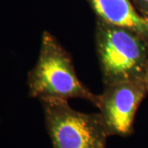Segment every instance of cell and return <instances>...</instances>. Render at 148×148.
Segmentation results:
<instances>
[{
    "mask_svg": "<svg viewBox=\"0 0 148 148\" xmlns=\"http://www.w3.org/2000/svg\"><path fill=\"white\" fill-rule=\"evenodd\" d=\"M95 45L105 86L147 78L148 42L137 32L98 19Z\"/></svg>",
    "mask_w": 148,
    "mask_h": 148,
    "instance_id": "cell-1",
    "label": "cell"
},
{
    "mask_svg": "<svg viewBox=\"0 0 148 148\" xmlns=\"http://www.w3.org/2000/svg\"><path fill=\"white\" fill-rule=\"evenodd\" d=\"M31 93L40 100L45 98H81L90 101L94 95L77 77L71 56L55 37L44 32L36 65L29 74Z\"/></svg>",
    "mask_w": 148,
    "mask_h": 148,
    "instance_id": "cell-2",
    "label": "cell"
},
{
    "mask_svg": "<svg viewBox=\"0 0 148 148\" xmlns=\"http://www.w3.org/2000/svg\"><path fill=\"white\" fill-rule=\"evenodd\" d=\"M40 101L53 148H106L109 133L100 113L75 110L64 99Z\"/></svg>",
    "mask_w": 148,
    "mask_h": 148,
    "instance_id": "cell-3",
    "label": "cell"
},
{
    "mask_svg": "<svg viewBox=\"0 0 148 148\" xmlns=\"http://www.w3.org/2000/svg\"><path fill=\"white\" fill-rule=\"evenodd\" d=\"M148 93L147 78L106 85L94 106L100 110L109 136L128 137L138 107Z\"/></svg>",
    "mask_w": 148,
    "mask_h": 148,
    "instance_id": "cell-4",
    "label": "cell"
},
{
    "mask_svg": "<svg viewBox=\"0 0 148 148\" xmlns=\"http://www.w3.org/2000/svg\"><path fill=\"white\" fill-rule=\"evenodd\" d=\"M99 20L137 32L148 42V19L130 0H88Z\"/></svg>",
    "mask_w": 148,
    "mask_h": 148,
    "instance_id": "cell-5",
    "label": "cell"
},
{
    "mask_svg": "<svg viewBox=\"0 0 148 148\" xmlns=\"http://www.w3.org/2000/svg\"><path fill=\"white\" fill-rule=\"evenodd\" d=\"M139 13L148 19V0H133Z\"/></svg>",
    "mask_w": 148,
    "mask_h": 148,
    "instance_id": "cell-6",
    "label": "cell"
},
{
    "mask_svg": "<svg viewBox=\"0 0 148 148\" xmlns=\"http://www.w3.org/2000/svg\"><path fill=\"white\" fill-rule=\"evenodd\" d=\"M147 83H148V70H147Z\"/></svg>",
    "mask_w": 148,
    "mask_h": 148,
    "instance_id": "cell-7",
    "label": "cell"
}]
</instances>
